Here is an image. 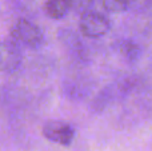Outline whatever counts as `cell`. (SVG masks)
<instances>
[{
    "label": "cell",
    "instance_id": "3",
    "mask_svg": "<svg viewBox=\"0 0 152 151\" xmlns=\"http://www.w3.org/2000/svg\"><path fill=\"white\" fill-rule=\"evenodd\" d=\"M75 128L61 120H50L43 127V135L50 142L61 146H69L75 139Z\"/></svg>",
    "mask_w": 152,
    "mask_h": 151
},
{
    "label": "cell",
    "instance_id": "2",
    "mask_svg": "<svg viewBox=\"0 0 152 151\" xmlns=\"http://www.w3.org/2000/svg\"><path fill=\"white\" fill-rule=\"evenodd\" d=\"M79 27L84 36L95 39V37H100L107 34L110 29V21L102 13L88 11L81 15Z\"/></svg>",
    "mask_w": 152,
    "mask_h": 151
},
{
    "label": "cell",
    "instance_id": "7",
    "mask_svg": "<svg viewBox=\"0 0 152 151\" xmlns=\"http://www.w3.org/2000/svg\"><path fill=\"white\" fill-rule=\"evenodd\" d=\"M103 7L108 12H124L129 7V0H103Z\"/></svg>",
    "mask_w": 152,
    "mask_h": 151
},
{
    "label": "cell",
    "instance_id": "4",
    "mask_svg": "<svg viewBox=\"0 0 152 151\" xmlns=\"http://www.w3.org/2000/svg\"><path fill=\"white\" fill-rule=\"evenodd\" d=\"M21 47L12 39L0 40V71L12 72L21 63Z\"/></svg>",
    "mask_w": 152,
    "mask_h": 151
},
{
    "label": "cell",
    "instance_id": "5",
    "mask_svg": "<svg viewBox=\"0 0 152 151\" xmlns=\"http://www.w3.org/2000/svg\"><path fill=\"white\" fill-rule=\"evenodd\" d=\"M72 10V0H47L45 13L51 19H61Z\"/></svg>",
    "mask_w": 152,
    "mask_h": 151
},
{
    "label": "cell",
    "instance_id": "8",
    "mask_svg": "<svg viewBox=\"0 0 152 151\" xmlns=\"http://www.w3.org/2000/svg\"><path fill=\"white\" fill-rule=\"evenodd\" d=\"M92 0H72V8L76 11H81V15L89 11Z\"/></svg>",
    "mask_w": 152,
    "mask_h": 151
},
{
    "label": "cell",
    "instance_id": "1",
    "mask_svg": "<svg viewBox=\"0 0 152 151\" xmlns=\"http://www.w3.org/2000/svg\"><path fill=\"white\" fill-rule=\"evenodd\" d=\"M11 39L20 47L37 48L43 44V31L32 21L20 19L11 28Z\"/></svg>",
    "mask_w": 152,
    "mask_h": 151
},
{
    "label": "cell",
    "instance_id": "6",
    "mask_svg": "<svg viewBox=\"0 0 152 151\" xmlns=\"http://www.w3.org/2000/svg\"><path fill=\"white\" fill-rule=\"evenodd\" d=\"M119 51H120V55L123 56L127 62H129V63L136 62L140 55V48L137 47V44H135L134 42H129V40L120 42V44H119Z\"/></svg>",
    "mask_w": 152,
    "mask_h": 151
}]
</instances>
